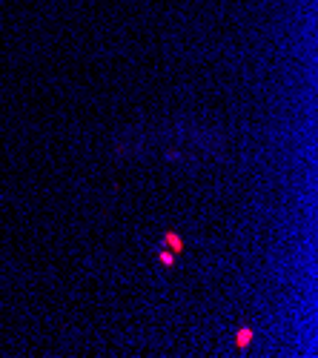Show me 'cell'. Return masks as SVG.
I'll return each mask as SVG.
<instances>
[{
	"label": "cell",
	"mask_w": 318,
	"mask_h": 358,
	"mask_svg": "<svg viewBox=\"0 0 318 358\" xmlns=\"http://www.w3.org/2000/svg\"><path fill=\"white\" fill-rule=\"evenodd\" d=\"M164 244H166L172 252H181V250H184V241H181L178 232H166V235H164Z\"/></svg>",
	"instance_id": "cell-1"
},
{
	"label": "cell",
	"mask_w": 318,
	"mask_h": 358,
	"mask_svg": "<svg viewBox=\"0 0 318 358\" xmlns=\"http://www.w3.org/2000/svg\"><path fill=\"white\" fill-rule=\"evenodd\" d=\"M250 341H252V330H250V327H241L238 336H236V347H238V350H247Z\"/></svg>",
	"instance_id": "cell-2"
},
{
	"label": "cell",
	"mask_w": 318,
	"mask_h": 358,
	"mask_svg": "<svg viewBox=\"0 0 318 358\" xmlns=\"http://www.w3.org/2000/svg\"><path fill=\"white\" fill-rule=\"evenodd\" d=\"M158 264L172 266V264H175V252H172V250H161V252H158Z\"/></svg>",
	"instance_id": "cell-3"
}]
</instances>
